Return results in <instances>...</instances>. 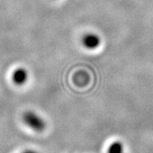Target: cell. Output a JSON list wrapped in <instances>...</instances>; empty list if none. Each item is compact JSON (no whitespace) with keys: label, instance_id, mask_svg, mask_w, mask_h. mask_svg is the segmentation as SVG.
I'll return each instance as SVG.
<instances>
[{"label":"cell","instance_id":"obj_2","mask_svg":"<svg viewBox=\"0 0 153 153\" xmlns=\"http://www.w3.org/2000/svg\"><path fill=\"white\" fill-rule=\"evenodd\" d=\"M29 74L28 71L24 67H17L11 74V80L17 86H22L27 82Z\"/></svg>","mask_w":153,"mask_h":153},{"label":"cell","instance_id":"obj_4","mask_svg":"<svg viewBox=\"0 0 153 153\" xmlns=\"http://www.w3.org/2000/svg\"><path fill=\"white\" fill-rule=\"evenodd\" d=\"M107 153H124L123 145L119 141H114L109 146Z\"/></svg>","mask_w":153,"mask_h":153},{"label":"cell","instance_id":"obj_5","mask_svg":"<svg viewBox=\"0 0 153 153\" xmlns=\"http://www.w3.org/2000/svg\"><path fill=\"white\" fill-rule=\"evenodd\" d=\"M22 153H38V152H36V151H33V150H27V151H25V152H23Z\"/></svg>","mask_w":153,"mask_h":153},{"label":"cell","instance_id":"obj_3","mask_svg":"<svg viewBox=\"0 0 153 153\" xmlns=\"http://www.w3.org/2000/svg\"><path fill=\"white\" fill-rule=\"evenodd\" d=\"M100 38L97 34L93 33H88L84 34L82 38V45L88 49H95L100 45Z\"/></svg>","mask_w":153,"mask_h":153},{"label":"cell","instance_id":"obj_1","mask_svg":"<svg viewBox=\"0 0 153 153\" xmlns=\"http://www.w3.org/2000/svg\"><path fill=\"white\" fill-rule=\"evenodd\" d=\"M22 119L25 124L34 131L42 132L46 128V123L44 119L33 111H26L22 116Z\"/></svg>","mask_w":153,"mask_h":153}]
</instances>
